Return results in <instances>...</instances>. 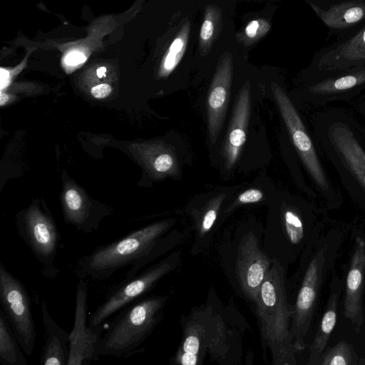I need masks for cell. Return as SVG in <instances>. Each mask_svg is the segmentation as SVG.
<instances>
[{
  "instance_id": "cell-1",
  "label": "cell",
  "mask_w": 365,
  "mask_h": 365,
  "mask_svg": "<svg viewBox=\"0 0 365 365\" xmlns=\"http://www.w3.org/2000/svg\"><path fill=\"white\" fill-rule=\"evenodd\" d=\"M173 222L172 219L155 222L110 244L97 247L78 260L76 276L80 279L103 280L110 278L118 269L132 265L124 280L131 279Z\"/></svg>"
},
{
  "instance_id": "cell-2",
  "label": "cell",
  "mask_w": 365,
  "mask_h": 365,
  "mask_svg": "<svg viewBox=\"0 0 365 365\" xmlns=\"http://www.w3.org/2000/svg\"><path fill=\"white\" fill-rule=\"evenodd\" d=\"M166 300V297L154 296L123 309L99 336L98 356L125 358L137 353L158 322Z\"/></svg>"
},
{
  "instance_id": "cell-3",
  "label": "cell",
  "mask_w": 365,
  "mask_h": 365,
  "mask_svg": "<svg viewBox=\"0 0 365 365\" xmlns=\"http://www.w3.org/2000/svg\"><path fill=\"white\" fill-rule=\"evenodd\" d=\"M256 304L261 334L276 364L294 348L289 329L294 310L287 300L283 270L275 260L262 282Z\"/></svg>"
},
{
  "instance_id": "cell-4",
  "label": "cell",
  "mask_w": 365,
  "mask_h": 365,
  "mask_svg": "<svg viewBox=\"0 0 365 365\" xmlns=\"http://www.w3.org/2000/svg\"><path fill=\"white\" fill-rule=\"evenodd\" d=\"M17 232L41 265L42 274L55 278L59 268L56 264L61 236L46 202L33 197L29 206L15 215Z\"/></svg>"
},
{
  "instance_id": "cell-5",
  "label": "cell",
  "mask_w": 365,
  "mask_h": 365,
  "mask_svg": "<svg viewBox=\"0 0 365 365\" xmlns=\"http://www.w3.org/2000/svg\"><path fill=\"white\" fill-rule=\"evenodd\" d=\"M0 304L11 330L25 354L34 349L36 330L31 299L23 283L10 273L0 262Z\"/></svg>"
},
{
  "instance_id": "cell-6",
  "label": "cell",
  "mask_w": 365,
  "mask_h": 365,
  "mask_svg": "<svg viewBox=\"0 0 365 365\" xmlns=\"http://www.w3.org/2000/svg\"><path fill=\"white\" fill-rule=\"evenodd\" d=\"M177 264V255L173 253L160 262L150 267L116 287L96 309L88 320L92 329L102 327L113 314L121 311L138 297L149 292L154 285L171 272Z\"/></svg>"
},
{
  "instance_id": "cell-7",
  "label": "cell",
  "mask_w": 365,
  "mask_h": 365,
  "mask_svg": "<svg viewBox=\"0 0 365 365\" xmlns=\"http://www.w3.org/2000/svg\"><path fill=\"white\" fill-rule=\"evenodd\" d=\"M62 188L60 203L64 222L79 232L96 231L113 207L93 199L76 181L63 171L61 176Z\"/></svg>"
},
{
  "instance_id": "cell-8",
  "label": "cell",
  "mask_w": 365,
  "mask_h": 365,
  "mask_svg": "<svg viewBox=\"0 0 365 365\" xmlns=\"http://www.w3.org/2000/svg\"><path fill=\"white\" fill-rule=\"evenodd\" d=\"M271 89L292 141L302 163L317 185L323 190H327L329 183L327 175L297 110L279 84L272 83Z\"/></svg>"
},
{
  "instance_id": "cell-9",
  "label": "cell",
  "mask_w": 365,
  "mask_h": 365,
  "mask_svg": "<svg viewBox=\"0 0 365 365\" xmlns=\"http://www.w3.org/2000/svg\"><path fill=\"white\" fill-rule=\"evenodd\" d=\"M325 262L324 250L319 251L309 262L299 291L290 334L295 350L306 347L305 339L314 312Z\"/></svg>"
},
{
  "instance_id": "cell-10",
  "label": "cell",
  "mask_w": 365,
  "mask_h": 365,
  "mask_svg": "<svg viewBox=\"0 0 365 365\" xmlns=\"http://www.w3.org/2000/svg\"><path fill=\"white\" fill-rule=\"evenodd\" d=\"M88 287L80 279L76 287L74 322L70 332V354L68 365H89L99 356L96 344L103 327L92 329L88 325Z\"/></svg>"
},
{
  "instance_id": "cell-11",
  "label": "cell",
  "mask_w": 365,
  "mask_h": 365,
  "mask_svg": "<svg viewBox=\"0 0 365 365\" xmlns=\"http://www.w3.org/2000/svg\"><path fill=\"white\" fill-rule=\"evenodd\" d=\"M271 266L269 259L259 249L256 237L252 233L247 234L240 242L236 268L244 293L255 304Z\"/></svg>"
},
{
  "instance_id": "cell-12",
  "label": "cell",
  "mask_w": 365,
  "mask_h": 365,
  "mask_svg": "<svg viewBox=\"0 0 365 365\" xmlns=\"http://www.w3.org/2000/svg\"><path fill=\"white\" fill-rule=\"evenodd\" d=\"M233 76V58L224 53L218 62L209 90L207 102V128L210 140H217L226 116Z\"/></svg>"
},
{
  "instance_id": "cell-13",
  "label": "cell",
  "mask_w": 365,
  "mask_h": 365,
  "mask_svg": "<svg viewBox=\"0 0 365 365\" xmlns=\"http://www.w3.org/2000/svg\"><path fill=\"white\" fill-rule=\"evenodd\" d=\"M250 107V84L247 81L236 98L232 118L223 141L221 153L225 168L227 170H231L237 163L245 143Z\"/></svg>"
},
{
  "instance_id": "cell-14",
  "label": "cell",
  "mask_w": 365,
  "mask_h": 365,
  "mask_svg": "<svg viewBox=\"0 0 365 365\" xmlns=\"http://www.w3.org/2000/svg\"><path fill=\"white\" fill-rule=\"evenodd\" d=\"M365 276V240H355L346 280L344 314L356 330L364 323L362 293Z\"/></svg>"
},
{
  "instance_id": "cell-15",
  "label": "cell",
  "mask_w": 365,
  "mask_h": 365,
  "mask_svg": "<svg viewBox=\"0 0 365 365\" xmlns=\"http://www.w3.org/2000/svg\"><path fill=\"white\" fill-rule=\"evenodd\" d=\"M215 336L208 314H197V317L186 324L182 344L175 357V363L179 365H200V358Z\"/></svg>"
},
{
  "instance_id": "cell-16",
  "label": "cell",
  "mask_w": 365,
  "mask_h": 365,
  "mask_svg": "<svg viewBox=\"0 0 365 365\" xmlns=\"http://www.w3.org/2000/svg\"><path fill=\"white\" fill-rule=\"evenodd\" d=\"M327 135L344 164L365 190V151L350 128L344 123H334Z\"/></svg>"
},
{
  "instance_id": "cell-17",
  "label": "cell",
  "mask_w": 365,
  "mask_h": 365,
  "mask_svg": "<svg viewBox=\"0 0 365 365\" xmlns=\"http://www.w3.org/2000/svg\"><path fill=\"white\" fill-rule=\"evenodd\" d=\"M44 341L39 365H68L70 333L61 328L49 313L46 303L41 304Z\"/></svg>"
},
{
  "instance_id": "cell-18",
  "label": "cell",
  "mask_w": 365,
  "mask_h": 365,
  "mask_svg": "<svg viewBox=\"0 0 365 365\" xmlns=\"http://www.w3.org/2000/svg\"><path fill=\"white\" fill-rule=\"evenodd\" d=\"M365 63V27L355 36L321 56L319 71H331L360 66Z\"/></svg>"
},
{
  "instance_id": "cell-19",
  "label": "cell",
  "mask_w": 365,
  "mask_h": 365,
  "mask_svg": "<svg viewBox=\"0 0 365 365\" xmlns=\"http://www.w3.org/2000/svg\"><path fill=\"white\" fill-rule=\"evenodd\" d=\"M319 19L328 27L343 29L365 19V1H346L324 9L307 1Z\"/></svg>"
},
{
  "instance_id": "cell-20",
  "label": "cell",
  "mask_w": 365,
  "mask_h": 365,
  "mask_svg": "<svg viewBox=\"0 0 365 365\" xmlns=\"http://www.w3.org/2000/svg\"><path fill=\"white\" fill-rule=\"evenodd\" d=\"M339 297L337 287L333 289L329 296L315 337L309 346L310 362L316 361L322 355L336 326Z\"/></svg>"
},
{
  "instance_id": "cell-21",
  "label": "cell",
  "mask_w": 365,
  "mask_h": 365,
  "mask_svg": "<svg viewBox=\"0 0 365 365\" xmlns=\"http://www.w3.org/2000/svg\"><path fill=\"white\" fill-rule=\"evenodd\" d=\"M24 351L0 309V363L1 365H29Z\"/></svg>"
},
{
  "instance_id": "cell-22",
  "label": "cell",
  "mask_w": 365,
  "mask_h": 365,
  "mask_svg": "<svg viewBox=\"0 0 365 365\" xmlns=\"http://www.w3.org/2000/svg\"><path fill=\"white\" fill-rule=\"evenodd\" d=\"M365 83V67L356 68L346 75L329 78L312 85L309 91L314 94L339 93Z\"/></svg>"
},
{
  "instance_id": "cell-23",
  "label": "cell",
  "mask_w": 365,
  "mask_h": 365,
  "mask_svg": "<svg viewBox=\"0 0 365 365\" xmlns=\"http://www.w3.org/2000/svg\"><path fill=\"white\" fill-rule=\"evenodd\" d=\"M222 29V11L216 5L209 4L205 9L204 19L199 36V50L202 57L207 55Z\"/></svg>"
},
{
  "instance_id": "cell-24",
  "label": "cell",
  "mask_w": 365,
  "mask_h": 365,
  "mask_svg": "<svg viewBox=\"0 0 365 365\" xmlns=\"http://www.w3.org/2000/svg\"><path fill=\"white\" fill-rule=\"evenodd\" d=\"M190 33V24L185 21L172 41L164 56L160 73L163 76H168L178 65L184 56Z\"/></svg>"
},
{
  "instance_id": "cell-25",
  "label": "cell",
  "mask_w": 365,
  "mask_h": 365,
  "mask_svg": "<svg viewBox=\"0 0 365 365\" xmlns=\"http://www.w3.org/2000/svg\"><path fill=\"white\" fill-rule=\"evenodd\" d=\"M321 365H358L354 348L346 341H340L323 355Z\"/></svg>"
},
{
  "instance_id": "cell-26",
  "label": "cell",
  "mask_w": 365,
  "mask_h": 365,
  "mask_svg": "<svg viewBox=\"0 0 365 365\" xmlns=\"http://www.w3.org/2000/svg\"><path fill=\"white\" fill-rule=\"evenodd\" d=\"M271 29L269 21L264 19H257L250 21L245 27L237 34V41L245 46L256 43Z\"/></svg>"
},
{
  "instance_id": "cell-27",
  "label": "cell",
  "mask_w": 365,
  "mask_h": 365,
  "mask_svg": "<svg viewBox=\"0 0 365 365\" xmlns=\"http://www.w3.org/2000/svg\"><path fill=\"white\" fill-rule=\"evenodd\" d=\"M225 198L224 194H219L207 203L198 225L201 236L207 234L212 227Z\"/></svg>"
},
{
  "instance_id": "cell-28",
  "label": "cell",
  "mask_w": 365,
  "mask_h": 365,
  "mask_svg": "<svg viewBox=\"0 0 365 365\" xmlns=\"http://www.w3.org/2000/svg\"><path fill=\"white\" fill-rule=\"evenodd\" d=\"M284 225L289 242L293 245L299 244L304 237V225L298 213L287 208L283 214Z\"/></svg>"
},
{
  "instance_id": "cell-29",
  "label": "cell",
  "mask_w": 365,
  "mask_h": 365,
  "mask_svg": "<svg viewBox=\"0 0 365 365\" xmlns=\"http://www.w3.org/2000/svg\"><path fill=\"white\" fill-rule=\"evenodd\" d=\"M264 197L262 190L257 188H250L240 194L232 205V208L236 206L255 203L261 201Z\"/></svg>"
},
{
  "instance_id": "cell-30",
  "label": "cell",
  "mask_w": 365,
  "mask_h": 365,
  "mask_svg": "<svg viewBox=\"0 0 365 365\" xmlns=\"http://www.w3.org/2000/svg\"><path fill=\"white\" fill-rule=\"evenodd\" d=\"M86 60L85 55L78 51L69 53L65 58V62L70 66L78 65L83 63Z\"/></svg>"
},
{
  "instance_id": "cell-31",
  "label": "cell",
  "mask_w": 365,
  "mask_h": 365,
  "mask_svg": "<svg viewBox=\"0 0 365 365\" xmlns=\"http://www.w3.org/2000/svg\"><path fill=\"white\" fill-rule=\"evenodd\" d=\"M111 91V88L109 85L103 83L94 86L91 89L92 95L96 98H103L107 97Z\"/></svg>"
},
{
  "instance_id": "cell-32",
  "label": "cell",
  "mask_w": 365,
  "mask_h": 365,
  "mask_svg": "<svg viewBox=\"0 0 365 365\" xmlns=\"http://www.w3.org/2000/svg\"><path fill=\"white\" fill-rule=\"evenodd\" d=\"M274 365H297L294 351H290Z\"/></svg>"
},
{
  "instance_id": "cell-33",
  "label": "cell",
  "mask_w": 365,
  "mask_h": 365,
  "mask_svg": "<svg viewBox=\"0 0 365 365\" xmlns=\"http://www.w3.org/2000/svg\"><path fill=\"white\" fill-rule=\"evenodd\" d=\"M9 73L6 70L1 68V88L6 86L9 81Z\"/></svg>"
},
{
  "instance_id": "cell-34",
  "label": "cell",
  "mask_w": 365,
  "mask_h": 365,
  "mask_svg": "<svg viewBox=\"0 0 365 365\" xmlns=\"http://www.w3.org/2000/svg\"><path fill=\"white\" fill-rule=\"evenodd\" d=\"M106 72V68L105 67H100L96 71L97 76L99 78H102L103 76H104Z\"/></svg>"
},
{
  "instance_id": "cell-35",
  "label": "cell",
  "mask_w": 365,
  "mask_h": 365,
  "mask_svg": "<svg viewBox=\"0 0 365 365\" xmlns=\"http://www.w3.org/2000/svg\"><path fill=\"white\" fill-rule=\"evenodd\" d=\"M0 98H1V105L2 106V105H4V104L6 103V101L8 100V96H7V95H6V94H4V93H2V92H1V97H0Z\"/></svg>"
}]
</instances>
